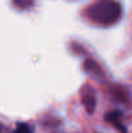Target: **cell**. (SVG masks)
<instances>
[{
  "instance_id": "cell-1",
  "label": "cell",
  "mask_w": 132,
  "mask_h": 133,
  "mask_svg": "<svg viewBox=\"0 0 132 133\" xmlns=\"http://www.w3.org/2000/svg\"><path fill=\"white\" fill-rule=\"evenodd\" d=\"M122 13L121 5L114 0H102L96 3L88 9V16L91 19L101 25H111L119 19Z\"/></svg>"
},
{
  "instance_id": "cell-2",
  "label": "cell",
  "mask_w": 132,
  "mask_h": 133,
  "mask_svg": "<svg viewBox=\"0 0 132 133\" xmlns=\"http://www.w3.org/2000/svg\"><path fill=\"white\" fill-rule=\"evenodd\" d=\"M121 116H122V114H121L119 111H111V112H109V114L106 115V120H108L109 123H111L113 125H115L121 132L127 133L126 127L121 123Z\"/></svg>"
},
{
  "instance_id": "cell-3",
  "label": "cell",
  "mask_w": 132,
  "mask_h": 133,
  "mask_svg": "<svg viewBox=\"0 0 132 133\" xmlns=\"http://www.w3.org/2000/svg\"><path fill=\"white\" fill-rule=\"evenodd\" d=\"M84 103H86V106H87L88 111L92 112L93 109H95V98H93V96H88L87 98H84Z\"/></svg>"
},
{
  "instance_id": "cell-4",
  "label": "cell",
  "mask_w": 132,
  "mask_h": 133,
  "mask_svg": "<svg viewBox=\"0 0 132 133\" xmlns=\"http://www.w3.org/2000/svg\"><path fill=\"white\" fill-rule=\"evenodd\" d=\"M14 4L20 8H27L33 4V0H14Z\"/></svg>"
},
{
  "instance_id": "cell-5",
  "label": "cell",
  "mask_w": 132,
  "mask_h": 133,
  "mask_svg": "<svg viewBox=\"0 0 132 133\" xmlns=\"http://www.w3.org/2000/svg\"><path fill=\"white\" fill-rule=\"evenodd\" d=\"M14 133H31V131H30L29 125H26V124H18V127H17V129H16Z\"/></svg>"
}]
</instances>
